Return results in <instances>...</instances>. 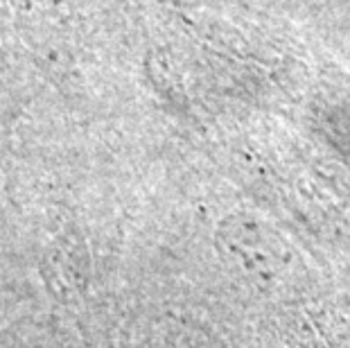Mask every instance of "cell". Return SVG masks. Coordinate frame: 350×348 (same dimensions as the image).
<instances>
[]
</instances>
